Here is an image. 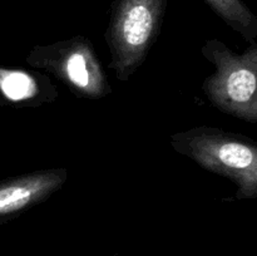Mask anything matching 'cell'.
Listing matches in <instances>:
<instances>
[{
  "label": "cell",
  "mask_w": 257,
  "mask_h": 256,
  "mask_svg": "<svg viewBox=\"0 0 257 256\" xmlns=\"http://www.w3.org/2000/svg\"><path fill=\"white\" fill-rule=\"evenodd\" d=\"M176 152L237 186L235 198L257 196V145L250 137L201 125L171 136Z\"/></svg>",
  "instance_id": "obj_1"
},
{
  "label": "cell",
  "mask_w": 257,
  "mask_h": 256,
  "mask_svg": "<svg viewBox=\"0 0 257 256\" xmlns=\"http://www.w3.org/2000/svg\"><path fill=\"white\" fill-rule=\"evenodd\" d=\"M202 54L215 64L202 90L213 107L228 115L257 122V43L237 54L217 39L206 42Z\"/></svg>",
  "instance_id": "obj_2"
},
{
  "label": "cell",
  "mask_w": 257,
  "mask_h": 256,
  "mask_svg": "<svg viewBox=\"0 0 257 256\" xmlns=\"http://www.w3.org/2000/svg\"><path fill=\"white\" fill-rule=\"evenodd\" d=\"M27 63L55 75L79 97L100 99L112 93L93 44L84 37L37 45L27 55Z\"/></svg>",
  "instance_id": "obj_3"
},
{
  "label": "cell",
  "mask_w": 257,
  "mask_h": 256,
  "mask_svg": "<svg viewBox=\"0 0 257 256\" xmlns=\"http://www.w3.org/2000/svg\"><path fill=\"white\" fill-rule=\"evenodd\" d=\"M160 0H124L115 13L105 40L109 68L125 82L137 72L160 32Z\"/></svg>",
  "instance_id": "obj_4"
},
{
  "label": "cell",
  "mask_w": 257,
  "mask_h": 256,
  "mask_svg": "<svg viewBox=\"0 0 257 256\" xmlns=\"http://www.w3.org/2000/svg\"><path fill=\"white\" fill-rule=\"evenodd\" d=\"M67 180L65 168H49L0 181V223L44 202Z\"/></svg>",
  "instance_id": "obj_5"
},
{
  "label": "cell",
  "mask_w": 257,
  "mask_h": 256,
  "mask_svg": "<svg viewBox=\"0 0 257 256\" xmlns=\"http://www.w3.org/2000/svg\"><path fill=\"white\" fill-rule=\"evenodd\" d=\"M53 83L42 73L22 68L0 67V103L39 107L57 99Z\"/></svg>",
  "instance_id": "obj_6"
}]
</instances>
